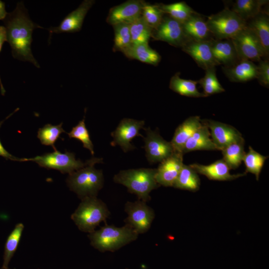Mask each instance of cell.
I'll use <instances>...</instances> for the list:
<instances>
[{
    "mask_svg": "<svg viewBox=\"0 0 269 269\" xmlns=\"http://www.w3.org/2000/svg\"><path fill=\"white\" fill-rule=\"evenodd\" d=\"M123 53L128 58L141 62L156 66L161 60V56L148 43L132 44Z\"/></svg>",
    "mask_w": 269,
    "mask_h": 269,
    "instance_id": "cell-25",
    "label": "cell"
},
{
    "mask_svg": "<svg viewBox=\"0 0 269 269\" xmlns=\"http://www.w3.org/2000/svg\"><path fill=\"white\" fill-rule=\"evenodd\" d=\"M258 75L257 79L263 86H269V61L267 59H261L257 65Z\"/></svg>",
    "mask_w": 269,
    "mask_h": 269,
    "instance_id": "cell-39",
    "label": "cell"
},
{
    "mask_svg": "<svg viewBox=\"0 0 269 269\" xmlns=\"http://www.w3.org/2000/svg\"><path fill=\"white\" fill-rule=\"evenodd\" d=\"M206 23L216 39H231L247 27V22L228 7L209 16Z\"/></svg>",
    "mask_w": 269,
    "mask_h": 269,
    "instance_id": "cell-7",
    "label": "cell"
},
{
    "mask_svg": "<svg viewBox=\"0 0 269 269\" xmlns=\"http://www.w3.org/2000/svg\"><path fill=\"white\" fill-rule=\"evenodd\" d=\"M201 123L208 128L211 138L218 150H221L243 138L241 133L231 125L212 120H201Z\"/></svg>",
    "mask_w": 269,
    "mask_h": 269,
    "instance_id": "cell-13",
    "label": "cell"
},
{
    "mask_svg": "<svg viewBox=\"0 0 269 269\" xmlns=\"http://www.w3.org/2000/svg\"><path fill=\"white\" fill-rule=\"evenodd\" d=\"M152 38L181 48L190 40L185 34L182 23L168 15L163 16L159 25L153 30Z\"/></svg>",
    "mask_w": 269,
    "mask_h": 269,
    "instance_id": "cell-10",
    "label": "cell"
},
{
    "mask_svg": "<svg viewBox=\"0 0 269 269\" xmlns=\"http://www.w3.org/2000/svg\"><path fill=\"white\" fill-rule=\"evenodd\" d=\"M212 50L214 58L219 65L229 66L239 59L231 39H212Z\"/></svg>",
    "mask_w": 269,
    "mask_h": 269,
    "instance_id": "cell-24",
    "label": "cell"
},
{
    "mask_svg": "<svg viewBox=\"0 0 269 269\" xmlns=\"http://www.w3.org/2000/svg\"><path fill=\"white\" fill-rule=\"evenodd\" d=\"M23 229L22 223L17 224L8 236L4 246L3 262L0 269H9L8 264L17 248Z\"/></svg>",
    "mask_w": 269,
    "mask_h": 269,
    "instance_id": "cell-31",
    "label": "cell"
},
{
    "mask_svg": "<svg viewBox=\"0 0 269 269\" xmlns=\"http://www.w3.org/2000/svg\"><path fill=\"white\" fill-rule=\"evenodd\" d=\"M202 124L200 117L195 116L187 118L179 125L170 141L174 151L182 153L186 141Z\"/></svg>",
    "mask_w": 269,
    "mask_h": 269,
    "instance_id": "cell-20",
    "label": "cell"
},
{
    "mask_svg": "<svg viewBox=\"0 0 269 269\" xmlns=\"http://www.w3.org/2000/svg\"><path fill=\"white\" fill-rule=\"evenodd\" d=\"M144 122L133 119L125 118L121 120L116 130L111 133L113 140L112 146L119 145L126 152L135 148L131 143L136 136L144 137L139 133L141 129H144Z\"/></svg>",
    "mask_w": 269,
    "mask_h": 269,
    "instance_id": "cell-12",
    "label": "cell"
},
{
    "mask_svg": "<svg viewBox=\"0 0 269 269\" xmlns=\"http://www.w3.org/2000/svg\"><path fill=\"white\" fill-rule=\"evenodd\" d=\"M247 26L254 33L264 52L265 57L269 54V16L263 10L247 22Z\"/></svg>",
    "mask_w": 269,
    "mask_h": 269,
    "instance_id": "cell-23",
    "label": "cell"
},
{
    "mask_svg": "<svg viewBox=\"0 0 269 269\" xmlns=\"http://www.w3.org/2000/svg\"><path fill=\"white\" fill-rule=\"evenodd\" d=\"M63 123L59 125H52L47 124L42 128H39L37 132V137L40 140L41 144L51 146L54 151L56 150L55 146V143L60 137V134L66 132L62 128Z\"/></svg>",
    "mask_w": 269,
    "mask_h": 269,
    "instance_id": "cell-34",
    "label": "cell"
},
{
    "mask_svg": "<svg viewBox=\"0 0 269 269\" xmlns=\"http://www.w3.org/2000/svg\"><path fill=\"white\" fill-rule=\"evenodd\" d=\"M114 30V50L124 52L132 44L130 25L119 23L113 26Z\"/></svg>",
    "mask_w": 269,
    "mask_h": 269,
    "instance_id": "cell-35",
    "label": "cell"
},
{
    "mask_svg": "<svg viewBox=\"0 0 269 269\" xmlns=\"http://www.w3.org/2000/svg\"><path fill=\"white\" fill-rule=\"evenodd\" d=\"M238 59L259 61L265 57L264 52L253 31L247 27L232 38Z\"/></svg>",
    "mask_w": 269,
    "mask_h": 269,
    "instance_id": "cell-9",
    "label": "cell"
},
{
    "mask_svg": "<svg viewBox=\"0 0 269 269\" xmlns=\"http://www.w3.org/2000/svg\"><path fill=\"white\" fill-rule=\"evenodd\" d=\"M182 24L185 34L189 40L201 41L212 38L206 21L198 13L191 15Z\"/></svg>",
    "mask_w": 269,
    "mask_h": 269,
    "instance_id": "cell-22",
    "label": "cell"
},
{
    "mask_svg": "<svg viewBox=\"0 0 269 269\" xmlns=\"http://www.w3.org/2000/svg\"><path fill=\"white\" fill-rule=\"evenodd\" d=\"M7 13L5 10V3L0 0V20H4Z\"/></svg>",
    "mask_w": 269,
    "mask_h": 269,
    "instance_id": "cell-42",
    "label": "cell"
},
{
    "mask_svg": "<svg viewBox=\"0 0 269 269\" xmlns=\"http://www.w3.org/2000/svg\"><path fill=\"white\" fill-rule=\"evenodd\" d=\"M71 215V219L83 232L91 233L110 215L106 204L97 196L86 197Z\"/></svg>",
    "mask_w": 269,
    "mask_h": 269,
    "instance_id": "cell-4",
    "label": "cell"
},
{
    "mask_svg": "<svg viewBox=\"0 0 269 269\" xmlns=\"http://www.w3.org/2000/svg\"><path fill=\"white\" fill-rule=\"evenodd\" d=\"M198 81L186 80L180 77V73H175L170 79L169 88L174 92L184 96L201 98L207 96L197 88Z\"/></svg>",
    "mask_w": 269,
    "mask_h": 269,
    "instance_id": "cell-27",
    "label": "cell"
},
{
    "mask_svg": "<svg viewBox=\"0 0 269 269\" xmlns=\"http://www.w3.org/2000/svg\"><path fill=\"white\" fill-rule=\"evenodd\" d=\"M212 38L201 41L190 40L183 45L182 50L189 55L198 66L204 70L215 67L219 64L215 60L213 55Z\"/></svg>",
    "mask_w": 269,
    "mask_h": 269,
    "instance_id": "cell-17",
    "label": "cell"
},
{
    "mask_svg": "<svg viewBox=\"0 0 269 269\" xmlns=\"http://www.w3.org/2000/svg\"><path fill=\"white\" fill-rule=\"evenodd\" d=\"M164 13L157 4H151L144 2L141 17L144 22L152 30L155 29L160 23Z\"/></svg>",
    "mask_w": 269,
    "mask_h": 269,
    "instance_id": "cell-37",
    "label": "cell"
},
{
    "mask_svg": "<svg viewBox=\"0 0 269 269\" xmlns=\"http://www.w3.org/2000/svg\"><path fill=\"white\" fill-rule=\"evenodd\" d=\"M28 161H34L40 167L58 170L62 173L70 174L90 164L102 163L103 158L92 157L84 162L80 159H76L74 153L67 151L61 153L56 150L33 158H21V162Z\"/></svg>",
    "mask_w": 269,
    "mask_h": 269,
    "instance_id": "cell-6",
    "label": "cell"
},
{
    "mask_svg": "<svg viewBox=\"0 0 269 269\" xmlns=\"http://www.w3.org/2000/svg\"><path fill=\"white\" fill-rule=\"evenodd\" d=\"M18 109H17L13 113L11 114L10 115H9L4 120H5L7 118L10 117L13 113H14L16 111H17ZM0 122V128L2 124L4 122V121ZM0 156L3 157L6 159H10L13 161H18L20 162V159L19 158L16 157L14 156L13 155H11L10 153H9L3 146L2 144H1V142L0 140Z\"/></svg>",
    "mask_w": 269,
    "mask_h": 269,
    "instance_id": "cell-40",
    "label": "cell"
},
{
    "mask_svg": "<svg viewBox=\"0 0 269 269\" xmlns=\"http://www.w3.org/2000/svg\"><path fill=\"white\" fill-rule=\"evenodd\" d=\"M146 136L143 137L145 155L150 163L161 162L175 151L170 142L165 140L157 131L144 128Z\"/></svg>",
    "mask_w": 269,
    "mask_h": 269,
    "instance_id": "cell-11",
    "label": "cell"
},
{
    "mask_svg": "<svg viewBox=\"0 0 269 269\" xmlns=\"http://www.w3.org/2000/svg\"><path fill=\"white\" fill-rule=\"evenodd\" d=\"M202 124L201 126L185 142L182 150L183 154L196 150H218L211 138L208 128L206 125Z\"/></svg>",
    "mask_w": 269,
    "mask_h": 269,
    "instance_id": "cell-21",
    "label": "cell"
},
{
    "mask_svg": "<svg viewBox=\"0 0 269 269\" xmlns=\"http://www.w3.org/2000/svg\"><path fill=\"white\" fill-rule=\"evenodd\" d=\"M198 83L203 88V93L207 97L225 91L218 80L215 67L206 69L204 76L198 81Z\"/></svg>",
    "mask_w": 269,
    "mask_h": 269,
    "instance_id": "cell-36",
    "label": "cell"
},
{
    "mask_svg": "<svg viewBox=\"0 0 269 269\" xmlns=\"http://www.w3.org/2000/svg\"><path fill=\"white\" fill-rule=\"evenodd\" d=\"M245 140L244 138L234 142L221 150L223 154L222 159L228 165L230 169L238 168L245 156Z\"/></svg>",
    "mask_w": 269,
    "mask_h": 269,
    "instance_id": "cell-29",
    "label": "cell"
},
{
    "mask_svg": "<svg viewBox=\"0 0 269 269\" xmlns=\"http://www.w3.org/2000/svg\"><path fill=\"white\" fill-rule=\"evenodd\" d=\"M146 203L138 200L134 202L128 201L125 206V211L128 214L125 220L126 224L138 235L147 232L155 217L153 210Z\"/></svg>",
    "mask_w": 269,
    "mask_h": 269,
    "instance_id": "cell-8",
    "label": "cell"
},
{
    "mask_svg": "<svg viewBox=\"0 0 269 269\" xmlns=\"http://www.w3.org/2000/svg\"><path fill=\"white\" fill-rule=\"evenodd\" d=\"M145 1L130 0L112 7L106 21L113 26L119 23L130 24L141 16Z\"/></svg>",
    "mask_w": 269,
    "mask_h": 269,
    "instance_id": "cell-14",
    "label": "cell"
},
{
    "mask_svg": "<svg viewBox=\"0 0 269 269\" xmlns=\"http://www.w3.org/2000/svg\"><path fill=\"white\" fill-rule=\"evenodd\" d=\"M67 134L70 138L79 140L83 143V147L89 150L92 155H94V145L85 125V116Z\"/></svg>",
    "mask_w": 269,
    "mask_h": 269,
    "instance_id": "cell-38",
    "label": "cell"
},
{
    "mask_svg": "<svg viewBox=\"0 0 269 269\" xmlns=\"http://www.w3.org/2000/svg\"><path fill=\"white\" fill-rule=\"evenodd\" d=\"M232 82H245L257 78V65L249 60L239 59L234 64L222 68Z\"/></svg>",
    "mask_w": 269,
    "mask_h": 269,
    "instance_id": "cell-19",
    "label": "cell"
},
{
    "mask_svg": "<svg viewBox=\"0 0 269 269\" xmlns=\"http://www.w3.org/2000/svg\"><path fill=\"white\" fill-rule=\"evenodd\" d=\"M94 3L95 0H93L83 1L76 9L63 19L58 26L47 28L49 32V39L53 33H73L80 31L87 12Z\"/></svg>",
    "mask_w": 269,
    "mask_h": 269,
    "instance_id": "cell-15",
    "label": "cell"
},
{
    "mask_svg": "<svg viewBox=\"0 0 269 269\" xmlns=\"http://www.w3.org/2000/svg\"><path fill=\"white\" fill-rule=\"evenodd\" d=\"M156 169L141 168L120 171L115 175V182L125 186L128 191L135 194L138 200H150V192L160 185L155 179Z\"/></svg>",
    "mask_w": 269,
    "mask_h": 269,
    "instance_id": "cell-3",
    "label": "cell"
},
{
    "mask_svg": "<svg viewBox=\"0 0 269 269\" xmlns=\"http://www.w3.org/2000/svg\"><path fill=\"white\" fill-rule=\"evenodd\" d=\"M183 155L182 152L175 151L160 162L155 174L156 181L159 185L173 187L184 164Z\"/></svg>",
    "mask_w": 269,
    "mask_h": 269,
    "instance_id": "cell-16",
    "label": "cell"
},
{
    "mask_svg": "<svg viewBox=\"0 0 269 269\" xmlns=\"http://www.w3.org/2000/svg\"><path fill=\"white\" fill-rule=\"evenodd\" d=\"M268 157L255 151L250 146L249 151L246 152L243 159L246 167V173L250 172L254 174L257 180H258L262 169Z\"/></svg>",
    "mask_w": 269,
    "mask_h": 269,
    "instance_id": "cell-33",
    "label": "cell"
},
{
    "mask_svg": "<svg viewBox=\"0 0 269 269\" xmlns=\"http://www.w3.org/2000/svg\"><path fill=\"white\" fill-rule=\"evenodd\" d=\"M268 2L267 0H237L232 10L247 22L258 15L262 11L263 6Z\"/></svg>",
    "mask_w": 269,
    "mask_h": 269,
    "instance_id": "cell-26",
    "label": "cell"
},
{
    "mask_svg": "<svg viewBox=\"0 0 269 269\" xmlns=\"http://www.w3.org/2000/svg\"><path fill=\"white\" fill-rule=\"evenodd\" d=\"M198 173L189 165L183 164L173 186L174 188L196 191L199 188Z\"/></svg>",
    "mask_w": 269,
    "mask_h": 269,
    "instance_id": "cell-28",
    "label": "cell"
},
{
    "mask_svg": "<svg viewBox=\"0 0 269 269\" xmlns=\"http://www.w3.org/2000/svg\"><path fill=\"white\" fill-rule=\"evenodd\" d=\"M5 41H7L6 33L5 28L3 26L0 25V53L1 51L3 44ZM0 87L1 94L2 95H4L5 93V90L4 89L3 85L2 84L0 77Z\"/></svg>",
    "mask_w": 269,
    "mask_h": 269,
    "instance_id": "cell-41",
    "label": "cell"
},
{
    "mask_svg": "<svg viewBox=\"0 0 269 269\" xmlns=\"http://www.w3.org/2000/svg\"><path fill=\"white\" fill-rule=\"evenodd\" d=\"M157 4L164 14H167L181 23H183L193 14L197 13L184 1L169 4L162 3Z\"/></svg>",
    "mask_w": 269,
    "mask_h": 269,
    "instance_id": "cell-30",
    "label": "cell"
},
{
    "mask_svg": "<svg viewBox=\"0 0 269 269\" xmlns=\"http://www.w3.org/2000/svg\"><path fill=\"white\" fill-rule=\"evenodd\" d=\"M132 44L148 43L152 38V29L143 20L141 16L129 24Z\"/></svg>",
    "mask_w": 269,
    "mask_h": 269,
    "instance_id": "cell-32",
    "label": "cell"
},
{
    "mask_svg": "<svg viewBox=\"0 0 269 269\" xmlns=\"http://www.w3.org/2000/svg\"><path fill=\"white\" fill-rule=\"evenodd\" d=\"M3 21L7 41L10 46L13 58L29 62L39 68L32 54L31 44L34 30L43 28L32 21L23 2H18L14 10L7 13Z\"/></svg>",
    "mask_w": 269,
    "mask_h": 269,
    "instance_id": "cell-1",
    "label": "cell"
},
{
    "mask_svg": "<svg viewBox=\"0 0 269 269\" xmlns=\"http://www.w3.org/2000/svg\"><path fill=\"white\" fill-rule=\"evenodd\" d=\"M90 164L69 174L66 182L70 189L81 199L86 197L97 196L104 185V176L101 170Z\"/></svg>",
    "mask_w": 269,
    "mask_h": 269,
    "instance_id": "cell-5",
    "label": "cell"
},
{
    "mask_svg": "<svg viewBox=\"0 0 269 269\" xmlns=\"http://www.w3.org/2000/svg\"><path fill=\"white\" fill-rule=\"evenodd\" d=\"M190 166L198 174L204 175L210 180L229 181L242 177L246 173L232 174L230 168L222 159L218 160L209 165L194 163Z\"/></svg>",
    "mask_w": 269,
    "mask_h": 269,
    "instance_id": "cell-18",
    "label": "cell"
},
{
    "mask_svg": "<svg viewBox=\"0 0 269 269\" xmlns=\"http://www.w3.org/2000/svg\"><path fill=\"white\" fill-rule=\"evenodd\" d=\"M138 234L127 224L121 227L105 225L89 233L91 245L100 252H115L135 240Z\"/></svg>",
    "mask_w": 269,
    "mask_h": 269,
    "instance_id": "cell-2",
    "label": "cell"
}]
</instances>
